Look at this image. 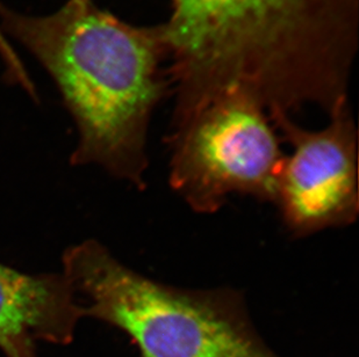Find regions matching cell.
<instances>
[{"mask_svg": "<svg viewBox=\"0 0 359 357\" xmlns=\"http://www.w3.org/2000/svg\"><path fill=\"white\" fill-rule=\"evenodd\" d=\"M316 18L290 0H172L160 31L180 74L178 102L243 91L268 111L305 102L327 109L309 74L336 97L306 61Z\"/></svg>", "mask_w": 359, "mask_h": 357, "instance_id": "2", "label": "cell"}, {"mask_svg": "<svg viewBox=\"0 0 359 357\" xmlns=\"http://www.w3.org/2000/svg\"><path fill=\"white\" fill-rule=\"evenodd\" d=\"M83 314L62 273H20L0 263V351L39 357L38 344H72Z\"/></svg>", "mask_w": 359, "mask_h": 357, "instance_id": "6", "label": "cell"}, {"mask_svg": "<svg viewBox=\"0 0 359 357\" xmlns=\"http://www.w3.org/2000/svg\"><path fill=\"white\" fill-rule=\"evenodd\" d=\"M290 1L318 17L321 13L322 15H325V8L327 7L329 8L330 6V4L327 3V0H290Z\"/></svg>", "mask_w": 359, "mask_h": 357, "instance_id": "7", "label": "cell"}, {"mask_svg": "<svg viewBox=\"0 0 359 357\" xmlns=\"http://www.w3.org/2000/svg\"><path fill=\"white\" fill-rule=\"evenodd\" d=\"M266 111L243 91L177 105L169 183L194 213H217L233 195L272 202L285 155Z\"/></svg>", "mask_w": 359, "mask_h": 357, "instance_id": "4", "label": "cell"}, {"mask_svg": "<svg viewBox=\"0 0 359 357\" xmlns=\"http://www.w3.org/2000/svg\"><path fill=\"white\" fill-rule=\"evenodd\" d=\"M330 121L309 130L285 111L269 113L291 153L281 162L272 202L294 238L353 225L358 218V141L348 102L336 106Z\"/></svg>", "mask_w": 359, "mask_h": 357, "instance_id": "5", "label": "cell"}, {"mask_svg": "<svg viewBox=\"0 0 359 357\" xmlns=\"http://www.w3.org/2000/svg\"><path fill=\"white\" fill-rule=\"evenodd\" d=\"M0 29L26 48L57 86L79 130L72 165L98 166L146 188L148 128L163 93L161 31L127 24L93 0H67L47 15L0 3Z\"/></svg>", "mask_w": 359, "mask_h": 357, "instance_id": "1", "label": "cell"}, {"mask_svg": "<svg viewBox=\"0 0 359 357\" xmlns=\"http://www.w3.org/2000/svg\"><path fill=\"white\" fill-rule=\"evenodd\" d=\"M62 263L83 317L121 330L140 357H281L258 332L238 289L164 284L95 239L69 247Z\"/></svg>", "mask_w": 359, "mask_h": 357, "instance_id": "3", "label": "cell"}]
</instances>
